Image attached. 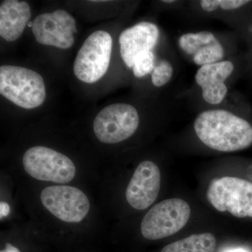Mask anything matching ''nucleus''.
Instances as JSON below:
<instances>
[{"mask_svg": "<svg viewBox=\"0 0 252 252\" xmlns=\"http://www.w3.org/2000/svg\"><path fill=\"white\" fill-rule=\"evenodd\" d=\"M0 252H21L16 247L11 245V244L7 243L5 246L4 250H1Z\"/></svg>", "mask_w": 252, "mask_h": 252, "instance_id": "obj_21", "label": "nucleus"}, {"mask_svg": "<svg viewBox=\"0 0 252 252\" xmlns=\"http://www.w3.org/2000/svg\"><path fill=\"white\" fill-rule=\"evenodd\" d=\"M32 31L39 44L68 49L74 44L77 23L72 15L57 9L36 16L32 23Z\"/></svg>", "mask_w": 252, "mask_h": 252, "instance_id": "obj_9", "label": "nucleus"}, {"mask_svg": "<svg viewBox=\"0 0 252 252\" xmlns=\"http://www.w3.org/2000/svg\"><path fill=\"white\" fill-rule=\"evenodd\" d=\"M159 30L154 23L141 22L122 32L119 36L120 53L127 67H133L138 55L152 51L157 45Z\"/></svg>", "mask_w": 252, "mask_h": 252, "instance_id": "obj_11", "label": "nucleus"}, {"mask_svg": "<svg viewBox=\"0 0 252 252\" xmlns=\"http://www.w3.org/2000/svg\"><path fill=\"white\" fill-rule=\"evenodd\" d=\"M194 129L203 143L219 152H238L252 144L251 124L223 109L199 114L194 122Z\"/></svg>", "mask_w": 252, "mask_h": 252, "instance_id": "obj_1", "label": "nucleus"}, {"mask_svg": "<svg viewBox=\"0 0 252 252\" xmlns=\"http://www.w3.org/2000/svg\"><path fill=\"white\" fill-rule=\"evenodd\" d=\"M139 123V114L133 106L124 103L111 104L96 116L94 122V135L102 143H119L135 133Z\"/></svg>", "mask_w": 252, "mask_h": 252, "instance_id": "obj_7", "label": "nucleus"}, {"mask_svg": "<svg viewBox=\"0 0 252 252\" xmlns=\"http://www.w3.org/2000/svg\"><path fill=\"white\" fill-rule=\"evenodd\" d=\"M173 74V68L168 61H162L156 66L152 74V83L157 87H161L170 81Z\"/></svg>", "mask_w": 252, "mask_h": 252, "instance_id": "obj_17", "label": "nucleus"}, {"mask_svg": "<svg viewBox=\"0 0 252 252\" xmlns=\"http://www.w3.org/2000/svg\"><path fill=\"white\" fill-rule=\"evenodd\" d=\"M179 44L186 54L192 56L197 65L213 64L223 58V46L210 32L183 34L179 39Z\"/></svg>", "mask_w": 252, "mask_h": 252, "instance_id": "obj_13", "label": "nucleus"}, {"mask_svg": "<svg viewBox=\"0 0 252 252\" xmlns=\"http://www.w3.org/2000/svg\"><path fill=\"white\" fill-rule=\"evenodd\" d=\"M154 56L152 51L142 53L135 58L134 61L132 72L136 77H143L147 74L153 72L154 65Z\"/></svg>", "mask_w": 252, "mask_h": 252, "instance_id": "obj_16", "label": "nucleus"}, {"mask_svg": "<svg viewBox=\"0 0 252 252\" xmlns=\"http://www.w3.org/2000/svg\"><path fill=\"white\" fill-rule=\"evenodd\" d=\"M23 164L28 175L44 182L69 183L76 175L75 165L67 156L42 146L28 149Z\"/></svg>", "mask_w": 252, "mask_h": 252, "instance_id": "obj_5", "label": "nucleus"}, {"mask_svg": "<svg viewBox=\"0 0 252 252\" xmlns=\"http://www.w3.org/2000/svg\"><path fill=\"white\" fill-rule=\"evenodd\" d=\"M160 180V171L155 162L151 160L141 162L126 189L127 203L135 210L148 208L158 195Z\"/></svg>", "mask_w": 252, "mask_h": 252, "instance_id": "obj_10", "label": "nucleus"}, {"mask_svg": "<svg viewBox=\"0 0 252 252\" xmlns=\"http://www.w3.org/2000/svg\"><path fill=\"white\" fill-rule=\"evenodd\" d=\"M234 70L230 61H220L201 66L195 74V81L203 90V97L208 103L220 104L228 92L225 81Z\"/></svg>", "mask_w": 252, "mask_h": 252, "instance_id": "obj_12", "label": "nucleus"}, {"mask_svg": "<svg viewBox=\"0 0 252 252\" xmlns=\"http://www.w3.org/2000/svg\"><path fill=\"white\" fill-rule=\"evenodd\" d=\"M220 0H202L200 1V6L204 11L207 12H212L220 7Z\"/></svg>", "mask_w": 252, "mask_h": 252, "instance_id": "obj_19", "label": "nucleus"}, {"mask_svg": "<svg viewBox=\"0 0 252 252\" xmlns=\"http://www.w3.org/2000/svg\"><path fill=\"white\" fill-rule=\"evenodd\" d=\"M207 198L218 211H228L238 218L252 217V183L233 177L210 182Z\"/></svg>", "mask_w": 252, "mask_h": 252, "instance_id": "obj_4", "label": "nucleus"}, {"mask_svg": "<svg viewBox=\"0 0 252 252\" xmlns=\"http://www.w3.org/2000/svg\"><path fill=\"white\" fill-rule=\"evenodd\" d=\"M250 2V1L245 0H220V7L223 10H233Z\"/></svg>", "mask_w": 252, "mask_h": 252, "instance_id": "obj_18", "label": "nucleus"}, {"mask_svg": "<svg viewBox=\"0 0 252 252\" xmlns=\"http://www.w3.org/2000/svg\"><path fill=\"white\" fill-rule=\"evenodd\" d=\"M112 50V36L107 32L92 33L84 41L74 61L76 77L87 84L98 81L108 70Z\"/></svg>", "mask_w": 252, "mask_h": 252, "instance_id": "obj_6", "label": "nucleus"}, {"mask_svg": "<svg viewBox=\"0 0 252 252\" xmlns=\"http://www.w3.org/2000/svg\"><path fill=\"white\" fill-rule=\"evenodd\" d=\"M43 206L56 218L67 223H79L90 210V201L80 189L70 186H51L40 195Z\"/></svg>", "mask_w": 252, "mask_h": 252, "instance_id": "obj_8", "label": "nucleus"}, {"mask_svg": "<svg viewBox=\"0 0 252 252\" xmlns=\"http://www.w3.org/2000/svg\"><path fill=\"white\" fill-rule=\"evenodd\" d=\"M0 94L23 109L36 108L46 97L44 79L37 72L22 67H0Z\"/></svg>", "mask_w": 252, "mask_h": 252, "instance_id": "obj_2", "label": "nucleus"}, {"mask_svg": "<svg viewBox=\"0 0 252 252\" xmlns=\"http://www.w3.org/2000/svg\"><path fill=\"white\" fill-rule=\"evenodd\" d=\"M10 213V207L9 204L6 203V202L1 201L0 203V217L1 220L4 217H7Z\"/></svg>", "mask_w": 252, "mask_h": 252, "instance_id": "obj_20", "label": "nucleus"}, {"mask_svg": "<svg viewBox=\"0 0 252 252\" xmlns=\"http://www.w3.org/2000/svg\"><path fill=\"white\" fill-rule=\"evenodd\" d=\"M228 252H245V250H239V249H238V250H231V251H229Z\"/></svg>", "mask_w": 252, "mask_h": 252, "instance_id": "obj_22", "label": "nucleus"}, {"mask_svg": "<svg viewBox=\"0 0 252 252\" xmlns=\"http://www.w3.org/2000/svg\"><path fill=\"white\" fill-rule=\"evenodd\" d=\"M163 1V2H165V3H168V4H170V3H173L174 1H173V0H170V1H167V0H165V1Z\"/></svg>", "mask_w": 252, "mask_h": 252, "instance_id": "obj_23", "label": "nucleus"}, {"mask_svg": "<svg viewBox=\"0 0 252 252\" xmlns=\"http://www.w3.org/2000/svg\"><path fill=\"white\" fill-rule=\"evenodd\" d=\"M190 206L180 198L162 200L146 214L141 223V233L144 238L157 240L177 233L189 221Z\"/></svg>", "mask_w": 252, "mask_h": 252, "instance_id": "obj_3", "label": "nucleus"}, {"mask_svg": "<svg viewBox=\"0 0 252 252\" xmlns=\"http://www.w3.org/2000/svg\"><path fill=\"white\" fill-rule=\"evenodd\" d=\"M31 18V10L26 1L6 0L0 5V36L8 41L17 40L22 35Z\"/></svg>", "mask_w": 252, "mask_h": 252, "instance_id": "obj_14", "label": "nucleus"}, {"mask_svg": "<svg viewBox=\"0 0 252 252\" xmlns=\"http://www.w3.org/2000/svg\"><path fill=\"white\" fill-rule=\"evenodd\" d=\"M217 240L210 233L193 234L169 244L160 252H215Z\"/></svg>", "mask_w": 252, "mask_h": 252, "instance_id": "obj_15", "label": "nucleus"}]
</instances>
